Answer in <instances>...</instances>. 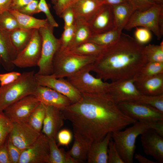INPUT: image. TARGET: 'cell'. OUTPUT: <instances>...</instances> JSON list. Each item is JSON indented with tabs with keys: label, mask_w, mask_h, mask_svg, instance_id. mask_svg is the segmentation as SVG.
I'll return each instance as SVG.
<instances>
[{
	"label": "cell",
	"mask_w": 163,
	"mask_h": 163,
	"mask_svg": "<svg viewBox=\"0 0 163 163\" xmlns=\"http://www.w3.org/2000/svg\"><path fill=\"white\" fill-rule=\"evenodd\" d=\"M81 94L78 101L61 111L72 123L74 134L91 144L137 121L123 113L109 93Z\"/></svg>",
	"instance_id": "6da1fadb"
},
{
	"label": "cell",
	"mask_w": 163,
	"mask_h": 163,
	"mask_svg": "<svg viewBox=\"0 0 163 163\" xmlns=\"http://www.w3.org/2000/svg\"><path fill=\"white\" fill-rule=\"evenodd\" d=\"M144 47L122 32L116 42L105 47L98 55L92 64V71L105 81L134 79L148 62Z\"/></svg>",
	"instance_id": "7a4b0ae2"
},
{
	"label": "cell",
	"mask_w": 163,
	"mask_h": 163,
	"mask_svg": "<svg viewBox=\"0 0 163 163\" xmlns=\"http://www.w3.org/2000/svg\"><path fill=\"white\" fill-rule=\"evenodd\" d=\"M34 71L25 72L13 82L0 86V113L22 98L34 94L38 85Z\"/></svg>",
	"instance_id": "3957f363"
},
{
	"label": "cell",
	"mask_w": 163,
	"mask_h": 163,
	"mask_svg": "<svg viewBox=\"0 0 163 163\" xmlns=\"http://www.w3.org/2000/svg\"><path fill=\"white\" fill-rule=\"evenodd\" d=\"M139 121L124 130L112 133V138L124 163H133L137 138L146 130L152 129L151 122Z\"/></svg>",
	"instance_id": "277c9868"
},
{
	"label": "cell",
	"mask_w": 163,
	"mask_h": 163,
	"mask_svg": "<svg viewBox=\"0 0 163 163\" xmlns=\"http://www.w3.org/2000/svg\"><path fill=\"white\" fill-rule=\"evenodd\" d=\"M97 56L79 55L59 49L53 59L52 74L57 78H66L85 66L93 64Z\"/></svg>",
	"instance_id": "5b68a950"
},
{
	"label": "cell",
	"mask_w": 163,
	"mask_h": 163,
	"mask_svg": "<svg viewBox=\"0 0 163 163\" xmlns=\"http://www.w3.org/2000/svg\"><path fill=\"white\" fill-rule=\"evenodd\" d=\"M141 26L152 31L157 39L163 35V5L156 4L142 11L135 10L124 29Z\"/></svg>",
	"instance_id": "8992f818"
},
{
	"label": "cell",
	"mask_w": 163,
	"mask_h": 163,
	"mask_svg": "<svg viewBox=\"0 0 163 163\" xmlns=\"http://www.w3.org/2000/svg\"><path fill=\"white\" fill-rule=\"evenodd\" d=\"M92 68V64L88 65L66 79L81 93H108L111 83L91 75Z\"/></svg>",
	"instance_id": "52a82bcc"
},
{
	"label": "cell",
	"mask_w": 163,
	"mask_h": 163,
	"mask_svg": "<svg viewBox=\"0 0 163 163\" xmlns=\"http://www.w3.org/2000/svg\"><path fill=\"white\" fill-rule=\"evenodd\" d=\"M53 28L49 24L39 30L42 39L41 56L37 73L39 75H48L53 73V59L60 47L59 39L56 38L53 34Z\"/></svg>",
	"instance_id": "ba28073f"
},
{
	"label": "cell",
	"mask_w": 163,
	"mask_h": 163,
	"mask_svg": "<svg viewBox=\"0 0 163 163\" xmlns=\"http://www.w3.org/2000/svg\"><path fill=\"white\" fill-rule=\"evenodd\" d=\"M42 39L39 30L34 29L30 41L18 53L12 62L15 66L26 68L37 66L41 51Z\"/></svg>",
	"instance_id": "9c48e42d"
},
{
	"label": "cell",
	"mask_w": 163,
	"mask_h": 163,
	"mask_svg": "<svg viewBox=\"0 0 163 163\" xmlns=\"http://www.w3.org/2000/svg\"><path fill=\"white\" fill-rule=\"evenodd\" d=\"M40 103L34 94L28 95L8 106L3 112L12 123H27L30 114Z\"/></svg>",
	"instance_id": "30bf717a"
},
{
	"label": "cell",
	"mask_w": 163,
	"mask_h": 163,
	"mask_svg": "<svg viewBox=\"0 0 163 163\" xmlns=\"http://www.w3.org/2000/svg\"><path fill=\"white\" fill-rule=\"evenodd\" d=\"M35 77L38 85L48 87L63 94L70 100L71 104L81 98L82 94L66 79L56 78L53 74L41 75L36 73Z\"/></svg>",
	"instance_id": "8fae6325"
},
{
	"label": "cell",
	"mask_w": 163,
	"mask_h": 163,
	"mask_svg": "<svg viewBox=\"0 0 163 163\" xmlns=\"http://www.w3.org/2000/svg\"><path fill=\"white\" fill-rule=\"evenodd\" d=\"M125 114L137 120L148 122L163 121V113L148 105L132 102L117 103Z\"/></svg>",
	"instance_id": "7c38bea8"
},
{
	"label": "cell",
	"mask_w": 163,
	"mask_h": 163,
	"mask_svg": "<svg viewBox=\"0 0 163 163\" xmlns=\"http://www.w3.org/2000/svg\"><path fill=\"white\" fill-rule=\"evenodd\" d=\"M49 139L42 132L30 146L22 151L18 163H49Z\"/></svg>",
	"instance_id": "4fadbf2b"
},
{
	"label": "cell",
	"mask_w": 163,
	"mask_h": 163,
	"mask_svg": "<svg viewBox=\"0 0 163 163\" xmlns=\"http://www.w3.org/2000/svg\"><path fill=\"white\" fill-rule=\"evenodd\" d=\"M12 123V127L8 138L22 151L32 144L41 133L36 130L28 123Z\"/></svg>",
	"instance_id": "5bb4252c"
},
{
	"label": "cell",
	"mask_w": 163,
	"mask_h": 163,
	"mask_svg": "<svg viewBox=\"0 0 163 163\" xmlns=\"http://www.w3.org/2000/svg\"><path fill=\"white\" fill-rule=\"evenodd\" d=\"M108 93L117 104L134 102L142 94L135 86L134 78L112 82Z\"/></svg>",
	"instance_id": "9a60e30c"
},
{
	"label": "cell",
	"mask_w": 163,
	"mask_h": 163,
	"mask_svg": "<svg viewBox=\"0 0 163 163\" xmlns=\"http://www.w3.org/2000/svg\"><path fill=\"white\" fill-rule=\"evenodd\" d=\"M88 24L92 35L115 29L112 6L107 4L103 5Z\"/></svg>",
	"instance_id": "2e32d148"
},
{
	"label": "cell",
	"mask_w": 163,
	"mask_h": 163,
	"mask_svg": "<svg viewBox=\"0 0 163 163\" xmlns=\"http://www.w3.org/2000/svg\"><path fill=\"white\" fill-rule=\"evenodd\" d=\"M141 135L140 140L144 153L159 162L163 163V137L152 129H148Z\"/></svg>",
	"instance_id": "e0dca14e"
},
{
	"label": "cell",
	"mask_w": 163,
	"mask_h": 163,
	"mask_svg": "<svg viewBox=\"0 0 163 163\" xmlns=\"http://www.w3.org/2000/svg\"><path fill=\"white\" fill-rule=\"evenodd\" d=\"M34 95L46 106H51L61 111L71 104L66 96L48 87L38 85Z\"/></svg>",
	"instance_id": "ac0fdd59"
},
{
	"label": "cell",
	"mask_w": 163,
	"mask_h": 163,
	"mask_svg": "<svg viewBox=\"0 0 163 163\" xmlns=\"http://www.w3.org/2000/svg\"><path fill=\"white\" fill-rule=\"evenodd\" d=\"M64 120L60 110L52 106H46L41 132L49 139L53 138L56 140L57 134L63 126Z\"/></svg>",
	"instance_id": "d6986e66"
},
{
	"label": "cell",
	"mask_w": 163,
	"mask_h": 163,
	"mask_svg": "<svg viewBox=\"0 0 163 163\" xmlns=\"http://www.w3.org/2000/svg\"><path fill=\"white\" fill-rule=\"evenodd\" d=\"M18 54L11 42L10 32L0 27V58L5 70L11 71L14 69L12 62Z\"/></svg>",
	"instance_id": "ffe728a7"
},
{
	"label": "cell",
	"mask_w": 163,
	"mask_h": 163,
	"mask_svg": "<svg viewBox=\"0 0 163 163\" xmlns=\"http://www.w3.org/2000/svg\"><path fill=\"white\" fill-rule=\"evenodd\" d=\"M104 4V0H76L71 6L75 18L88 23Z\"/></svg>",
	"instance_id": "44dd1931"
},
{
	"label": "cell",
	"mask_w": 163,
	"mask_h": 163,
	"mask_svg": "<svg viewBox=\"0 0 163 163\" xmlns=\"http://www.w3.org/2000/svg\"><path fill=\"white\" fill-rule=\"evenodd\" d=\"M112 133L107 134L102 140L92 143L88 153V163H108V149Z\"/></svg>",
	"instance_id": "7402d4cb"
},
{
	"label": "cell",
	"mask_w": 163,
	"mask_h": 163,
	"mask_svg": "<svg viewBox=\"0 0 163 163\" xmlns=\"http://www.w3.org/2000/svg\"><path fill=\"white\" fill-rule=\"evenodd\" d=\"M134 84L142 94L158 96L163 94V73L159 74Z\"/></svg>",
	"instance_id": "603a6c76"
},
{
	"label": "cell",
	"mask_w": 163,
	"mask_h": 163,
	"mask_svg": "<svg viewBox=\"0 0 163 163\" xmlns=\"http://www.w3.org/2000/svg\"><path fill=\"white\" fill-rule=\"evenodd\" d=\"M112 6L115 28L122 31L136 10L129 2Z\"/></svg>",
	"instance_id": "cb8c5ba5"
},
{
	"label": "cell",
	"mask_w": 163,
	"mask_h": 163,
	"mask_svg": "<svg viewBox=\"0 0 163 163\" xmlns=\"http://www.w3.org/2000/svg\"><path fill=\"white\" fill-rule=\"evenodd\" d=\"M74 25L75 31L73 39L67 49L64 51H69L75 46L88 41L92 35L88 24L85 21L75 18Z\"/></svg>",
	"instance_id": "d4e9b609"
},
{
	"label": "cell",
	"mask_w": 163,
	"mask_h": 163,
	"mask_svg": "<svg viewBox=\"0 0 163 163\" xmlns=\"http://www.w3.org/2000/svg\"><path fill=\"white\" fill-rule=\"evenodd\" d=\"M16 19L19 28L26 29H38L48 26L49 23L46 18L41 19L21 13L16 10L9 9Z\"/></svg>",
	"instance_id": "484cf974"
},
{
	"label": "cell",
	"mask_w": 163,
	"mask_h": 163,
	"mask_svg": "<svg viewBox=\"0 0 163 163\" xmlns=\"http://www.w3.org/2000/svg\"><path fill=\"white\" fill-rule=\"evenodd\" d=\"M73 145L68 152L70 156L79 163L87 160L89 151L91 143L81 137L74 134Z\"/></svg>",
	"instance_id": "4316f807"
},
{
	"label": "cell",
	"mask_w": 163,
	"mask_h": 163,
	"mask_svg": "<svg viewBox=\"0 0 163 163\" xmlns=\"http://www.w3.org/2000/svg\"><path fill=\"white\" fill-rule=\"evenodd\" d=\"M49 163H79L70 156L68 152L58 148L55 139H49Z\"/></svg>",
	"instance_id": "83f0119b"
},
{
	"label": "cell",
	"mask_w": 163,
	"mask_h": 163,
	"mask_svg": "<svg viewBox=\"0 0 163 163\" xmlns=\"http://www.w3.org/2000/svg\"><path fill=\"white\" fill-rule=\"evenodd\" d=\"M34 30L19 28L10 32L11 42L18 53L27 44L31 38Z\"/></svg>",
	"instance_id": "f1b7e54d"
},
{
	"label": "cell",
	"mask_w": 163,
	"mask_h": 163,
	"mask_svg": "<svg viewBox=\"0 0 163 163\" xmlns=\"http://www.w3.org/2000/svg\"><path fill=\"white\" fill-rule=\"evenodd\" d=\"M122 31L116 28L99 34L92 35L88 41L99 46L107 47L116 42L120 38Z\"/></svg>",
	"instance_id": "f546056e"
},
{
	"label": "cell",
	"mask_w": 163,
	"mask_h": 163,
	"mask_svg": "<svg viewBox=\"0 0 163 163\" xmlns=\"http://www.w3.org/2000/svg\"><path fill=\"white\" fill-rule=\"evenodd\" d=\"M162 73H163V62H148L138 75L134 78V82H140Z\"/></svg>",
	"instance_id": "4dcf8cb0"
},
{
	"label": "cell",
	"mask_w": 163,
	"mask_h": 163,
	"mask_svg": "<svg viewBox=\"0 0 163 163\" xmlns=\"http://www.w3.org/2000/svg\"><path fill=\"white\" fill-rule=\"evenodd\" d=\"M105 47L88 41L67 51L79 55L98 56Z\"/></svg>",
	"instance_id": "1f68e13d"
},
{
	"label": "cell",
	"mask_w": 163,
	"mask_h": 163,
	"mask_svg": "<svg viewBox=\"0 0 163 163\" xmlns=\"http://www.w3.org/2000/svg\"><path fill=\"white\" fill-rule=\"evenodd\" d=\"M46 112V106L40 102L32 113L27 122L39 132H41Z\"/></svg>",
	"instance_id": "d6a6232c"
},
{
	"label": "cell",
	"mask_w": 163,
	"mask_h": 163,
	"mask_svg": "<svg viewBox=\"0 0 163 163\" xmlns=\"http://www.w3.org/2000/svg\"><path fill=\"white\" fill-rule=\"evenodd\" d=\"M144 52L148 62H163V42L160 45L149 44L144 47Z\"/></svg>",
	"instance_id": "836d02e7"
},
{
	"label": "cell",
	"mask_w": 163,
	"mask_h": 163,
	"mask_svg": "<svg viewBox=\"0 0 163 163\" xmlns=\"http://www.w3.org/2000/svg\"><path fill=\"white\" fill-rule=\"evenodd\" d=\"M0 27L9 32L20 28L16 19L9 10L0 14Z\"/></svg>",
	"instance_id": "e575fe53"
},
{
	"label": "cell",
	"mask_w": 163,
	"mask_h": 163,
	"mask_svg": "<svg viewBox=\"0 0 163 163\" xmlns=\"http://www.w3.org/2000/svg\"><path fill=\"white\" fill-rule=\"evenodd\" d=\"M133 102L149 106L163 113V94L158 96L142 94Z\"/></svg>",
	"instance_id": "d590c367"
},
{
	"label": "cell",
	"mask_w": 163,
	"mask_h": 163,
	"mask_svg": "<svg viewBox=\"0 0 163 163\" xmlns=\"http://www.w3.org/2000/svg\"><path fill=\"white\" fill-rule=\"evenodd\" d=\"M13 126V123L3 112L0 113V145L6 140Z\"/></svg>",
	"instance_id": "8d00e7d4"
},
{
	"label": "cell",
	"mask_w": 163,
	"mask_h": 163,
	"mask_svg": "<svg viewBox=\"0 0 163 163\" xmlns=\"http://www.w3.org/2000/svg\"><path fill=\"white\" fill-rule=\"evenodd\" d=\"M75 31V26H73L64 29V30L59 39L60 47L59 50H66L69 47L73 39Z\"/></svg>",
	"instance_id": "74e56055"
},
{
	"label": "cell",
	"mask_w": 163,
	"mask_h": 163,
	"mask_svg": "<svg viewBox=\"0 0 163 163\" xmlns=\"http://www.w3.org/2000/svg\"><path fill=\"white\" fill-rule=\"evenodd\" d=\"M107 153L108 163H124L118 152L112 137L109 144Z\"/></svg>",
	"instance_id": "f35d334b"
},
{
	"label": "cell",
	"mask_w": 163,
	"mask_h": 163,
	"mask_svg": "<svg viewBox=\"0 0 163 163\" xmlns=\"http://www.w3.org/2000/svg\"><path fill=\"white\" fill-rule=\"evenodd\" d=\"M38 7L40 12H43L46 17L49 24L53 27H57L59 25L52 14L48 4L46 0H40Z\"/></svg>",
	"instance_id": "ab89813d"
},
{
	"label": "cell",
	"mask_w": 163,
	"mask_h": 163,
	"mask_svg": "<svg viewBox=\"0 0 163 163\" xmlns=\"http://www.w3.org/2000/svg\"><path fill=\"white\" fill-rule=\"evenodd\" d=\"M135 39L139 43L143 44L149 42L152 38L150 31L144 28L136 27L135 32Z\"/></svg>",
	"instance_id": "60d3db41"
},
{
	"label": "cell",
	"mask_w": 163,
	"mask_h": 163,
	"mask_svg": "<svg viewBox=\"0 0 163 163\" xmlns=\"http://www.w3.org/2000/svg\"><path fill=\"white\" fill-rule=\"evenodd\" d=\"M59 17L62 18L63 20V29L71 27L74 25L75 17L74 11L71 6L65 9Z\"/></svg>",
	"instance_id": "b9f144b4"
},
{
	"label": "cell",
	"mask_w": 163,
	"mask_h": 163,
	"mask_svg": "<svg viewBox=\"0 0 163 163\" xmlns=\"http://www.w3.org/2000/svg\"><path fill=\"white\" fill-rule=\"evenodd\" d=\"M58 145L68 146L71 142L72 134L69 130L64 129L59 130L57 135Z\"/></svg>",
	"instance_id": "7bdbcfd3"
},
{
	"label": "cell",
	"mask_w": 163,
	"mask_h": 163,
	"mask_svg": "<svg viewBox=\"0 0 163 163\" xmlns=\"http://www.w3.org/2000/svg\"><path fill=\"white\" fill-rule=\"evenodd\" d=\"M8 154L11 163H18L22 151L7 139Z\"/></svg>",
	"instance_id": "ee69618b"
},
{
	"label": "cell",
	"mask_w": 163,
	"mask_h": 163,
	"mask_svg": "<svg viewBox=\"0 0 163 163\" xmlns=\"http://www.w3.org/2000/svg\"><path fill=\"white\" fill-rule=\"evenodd\" d=\"M21 75V73L15 71L0 74V86H4L13 82L19 78Z\"/></svg>",
	"instance_id": "f6af8a7d"
},
{
	"label": "cell",
	"mask_w": 163,
	"mask_h": 163,
	"mask_svg": "<svg viewBox=\"0 0 163 163\" xmlns=\"http://www.w3.org/2000/svg\"><path fill=\"white\" fill-rule=\"evenodd\" d=\"M38 0H34L18 10L20 13L30 15L40 12L38 7Z\"/></svg>",
	"instance_id": "bcb514c9"
},
{
	"label": "cell",
	"mask_w": 163,
	"mask_h": 163,
	"mask_svg": "<svg viewBox=\"0 0 163 163\" xmlns=\"http://www.w3.org/2000/svg\"><path fill=\"white\" fill-rule=\"evenodd\" d=\"M136 10H145L156 4L150 0H128Z\"/></svg>",
	"instance_id": "7dc6e473"
},
{
	"label": "cell",
	"mask_w": 163,
	"mask_h": 163,
	"mask_svg": "<svg viewBox=\"0 0 163 163\" xmlns=\"http://www.w3.org/2000/svg\"><path fill=\"white\" fill-rule=\"evenodd\" d=\"M76 0H57L53 8L56 15L59 16L63 11L71 6Z\"/></svg>",
	"instance_id": "c3c4849f"
},
{
	"label": "cell",
	"mask_w": 163,
	"mask_h": 163,
	"mask_svg": "<svg viewBox=\"0 0 163 163\" xmlns=\"http://www.w3.org/2000/svg\"><path fill=\"white\" fill-rule=\"evenodd\" d=\"M0 163H11L8 151L7 139L0 145Z\"/></svg>",
	"instance_id": "681fc988"
},
{
	"label": "cell",
	"mask_w": 163,
	"mask_h": 163,
	"mask_svg": "<svg viewBox=\"0 0 163 163\" xmlns=\"http://www.w3.org/2000/svg\"><path fill=\"white\" fill-rule=\"evenodd\" d=\"M34 0H12L9 9L18 10Z\"/></svg>",
	"instance_id": "f907efd6"
},
{
	"label": "cell",
	"mask_w": 163,
	"mask_h": 163,
	"mask_svg": "<svg viewBox=\"0 0 163 163\" xmlns=\"http://www.w3.org/2000/svg\"><path fill=\"white\" fill-rule=\"evenodd\" d=\"M152 128L163 137V121L152 122Z\"/></svg>",
	"instance_id": "816d5d0a"
},
{
	"label": "cell",
	"mask_w": 163,
	"mask_h": 163,
	"mask_svg": "<svg viewBox=\"0 0 163 163\" xmlns=\"http://www.w3.org/2000/svg\"><path fill=\"white\" fill-rule=\"evenodd\" d=\"M12 0H0V14L9 10Z\"/></svg>",
	"instance_id": "f5cc1de1"
},
{
	"label": "cell",
	"mask_w": 163,
	"mask_h": 163,
	"mask_svg": "<svg viewBox=\"0 0 163 163\" xmlns=\"http://www.w3.org/2000/svg\"><path fill=\"white\" fill-rule=\"evenodd\" d=\"M135 158L141 163H156L154 161L149 160L140 154H136L134 155Z\"/></svg>",
	"instance_id": "db71d44e"
},
{
	"label": "cell",
	"mask_w": 163,
	"mask_h": 163,
	"mask_svg": "<svg viewBox=\"0 0 163 163\" xmlns=\"http://www.w3.org/2000/svg\"><path fill=\"white\" fill-rule=\"evenodd\" d=\"M105 4L112 6L129 2L128 0H104Z\"/></svg>",
	"instance_id": "11a10c76"
},
{
	"label": "cell",
	"mask_w": 163,
	"mask_h": 163,
	"mask_svg": "<svg viewBox=\"0 0 163 163\" xmlns=\"http://www.w3.org/2000/svg\"><path fill=\"white\" fill-rule=\"evenodd\" d=\"M150 0L156 4L163 5V0Z\"/></svg>",
	"instance_id": "9f6ffc18"
},
{
	"label": "cell",
	"mask_w": 163,
	"mask_h": 163,
	"mask_svg": "<svg viewBox=\"0 0 163 163\" xmlns=\"http://www.w3.org/2000/svg\"><path fill=\"white\" fill-rule=\"evenodd\" d=\"M52 3L54 5H55L56 3L57 0H51Z\"/></svg>",
	"instance_id": "6f0895ef"
},
{
	"label": "cell",
	"mask_w": 163,
	"mask_h": 163,
	"mask_svg": "<svg viewBox=\"0 0 163 163\" xmlns=\"http://www.w3.org/2000/svg\"><path fill=\"white\" fill-rule=\"evenodd\" d=\"M1 64V59H0V65Z\"/></svg>",
	"instance_id": "680465c9"
},
{
	"label": "cell",
	"mask_w": 163,
	"mask_h": 163,
	"mask_svg": "<svg viewBox=\"0 0 163 163\" xmlns=\"http://www.w3.org/2000/svg\"></svg>",
	"instance_id": "91938a15"
}]
</instances>
